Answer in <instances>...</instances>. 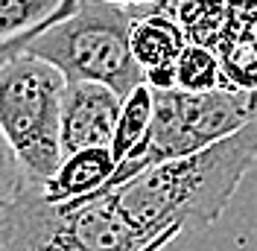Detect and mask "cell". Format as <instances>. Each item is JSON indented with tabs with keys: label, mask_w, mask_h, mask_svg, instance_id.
<instances>
[{
	"label": "cell",
	"mask_w": 257,
	"mask_h": 251,
	"mask_svg": "<svg viewBox=\"0 0 257 251\" xmlns=\"http://www.w3.org/2000/svg\"><path fill=\"white\" fill-rule=\"evenodd\" d=\"M149 120H152V88L146 82H141L132 94L123 96L117 129H114V141H111L114 161H123L138 143L144 141Z\"/></svg>",
	"instance_id": "cell-10"
},
{
	"label": "cell",
	"mask_w": 257,
	"mask_h": 251,
	"mask_svg": "<svg viewBox=\"0 0 257 251\" xmlns=\"http://www.w3.org/2000/svg\"><path fill=\"white\" fill-rule=\"evenodd\" d=\"M0 251H161L178 234L146 242L114 204L111 193L50 202L30 184L0 213Z\"/></svg>",
	"instance_id": "cell-2"
},
{
	"label": "cell",
	"mask_w": 257,
	"mask_h": 251,
	"mask_svg": "<svg viewBox=\"0 0 257 251\" xmlns=\"http://www.w3.org/2000/svg\"><path fill=\"white\" fill-rule=\"evenodd\" d=\"M117 161L111 155V146H96V149H79L62 155L59 170L50 175L44 184H38L41 193L50 202H64V199H76L91 190H99L111 178Z\"/></svg>",
	"instance_id": "cell-8"
},
{
	"label": "cell",
	"mask_w": 257,
	"mask_h": 251,
	"mask_svg": "<svg viewBox=\"0 0 257 251\" xmlns=\"http://www.w3.org/2000/svg\"><path fill=\"white\" fill-rule=\"evenodd\" d=\"M44 30V27H41ZM38 32V30H35ZM35 32H27V35H21V38H15V41H6V44H0V64L9 62L12 56H18V53H24L27 50V44H30V38L35 35Z\"/></svg>",
	"instance_id": "cell-13"
},
{
	"label": "cell",
	"mask_w": 257,
	"mask_h": 251,
	"mask_svg": "<svg viewBox=\"0 0 257 251\" xmlns=\"http://www.w3.org/2000/svg\"><path fill=\"white\" fill-rule=\"evenodd\" d=\"M76 6V0H0V44L47 27Z\"/></svg>",
	"instance_id": "cell-9"
},
{
	"label": "cell",
	"mask_w": 257,
	"mask_h": 251,
	"mask_svg": "<svg viewBox=\"0 0 257 251\" xmlns=\"http://www.w3.org/2000/svg\"><path fill=\"white\" fill-rule=\"evenodd\" d=\"M27 187H30V178L24 173L15 149L9 146V141H6L3 132H0V213L15 202Z\"/></svg>",
	"instance_id": "cell-12"
},
{
	"label": "cell",
	"mask_w": 257,
	"mask_h": 251,
	"mask_svg": "<svg viewBox=\"0 0 257 251\" xmlns=\"http://www.w3.org/2000/svg\"><path fill=\"white\" fill-rule=\"evenodd\" d=\"M132 15L111 0H76L62 18H53L30 38L24 53L53 64L64 82H99L114 94H132L144 70L128 47Z\"/></svg>",
	"instance_id": "cell-4"
},
{
	"label": "cell",
	"mask_w": 257,
	"mask_h": 251,
	"mask_svg": "<svg viewBox=\"0 0 257 251\" xmlns=\"http://www.w3.org/2000/svg\"><path fill=\"white\" fill-rule=\"evenodd\" d=\"M219 85H225V79L216 53L187 41L176 59V88L199 94V91H213Z\"/></svg>",
	"instance_id": "cell-11"
},
{
	"label": "cell",
	"mask_w": 257,
	"mask_h": 251,
	"mask_svg": "<svg viewBox=\"0 0 257 251\" xmlns=\"http://www.w3.org/2000/svg\"><path fill=\"white\" fill-rule=\"evenodd\" d=\"M120 6H135V9H149V6H167L170 0H111Z\"/></svg>",
	"instance_id": "cell-14"
},
{
	"label": "cell",
	"mask_w": 257,
	"mask_h": 251,
	"mask_svg": "<svg viewBox=\"0 0 257 251\" xmlns=\"http://www.w3.org/2000/svg\"><path fill=\"white\" fill-rule=\"evenodd\" d=\"M187 44V35L178 27V21L170 15V9H138L132 15L128 30V47L138 67L144 70V82L152 91L176 88V59Z\"/></svg>",
	"instance_id": "cell-7"
},
{
	"label": "cell",
	"mask_w": 257,
	"mask_h": 251,
	"mask_svg": "<svg viewBox=\"0 0 257 251\" xmlns=\"http://www.w3.org/2000/svg\"><path fill=\"white\" fill-rule=\"evenodd\" d=\"M123 99L99 82H64L59 143L62 155L111 146Z\"/></svg>",
	"instance_id": "cell-6"
},
{
	"label": "cell",
	"mask_w": 257,
	"mask_h": 251,
	"mask_svg": "<svg viewBox=\"0 0 257 251\" xmlns=\"http://www.w3.org/2000/svg\"><path fill=\"white\" fill-rule=\"evenodd\" d=\"M254 161L257 117L199 152L146 167L108 193L146 242L187 228L205 231L225 213Z\"/></svg>",
	"instance_id": "cell-1"
},
{
	"label": "cell",
	"mask_w": 257,
	"mask_h": 251,
	"mask_svg": "<svg viewBox=\"0 0 257 251\" xmlns=\"http://www.w3.org/2000/svg\"><path fill=\"white\" fill-rule=\"evenodd\" d=\"M257 117V91L219 85L213 91H152V120L144 141L138 143L123 161H117L111 178L99 187V193L120 187L132 175L144 173L161 161L199 152L210 143L234 135L237 129ZM94 193V190H91Z\"/></svg>",
	"instance_id": "cell-3"
},
{
	"label": "cell",
	"mask_w": 257,
	"mask_h": 251,
	"mask_svg": "<svg viewBox=\"0 0 257 251\" xmlns=\"http://www.w3.org/2000/svg\"><path fill=\"white\" fill-rule=\"evenodd\" d=\"M62 73L30 53L0 64V132L15 149L30 184H44L62 164Z\"/></svg>",
	"instance_id": "cell-5"
}]
</instances>
